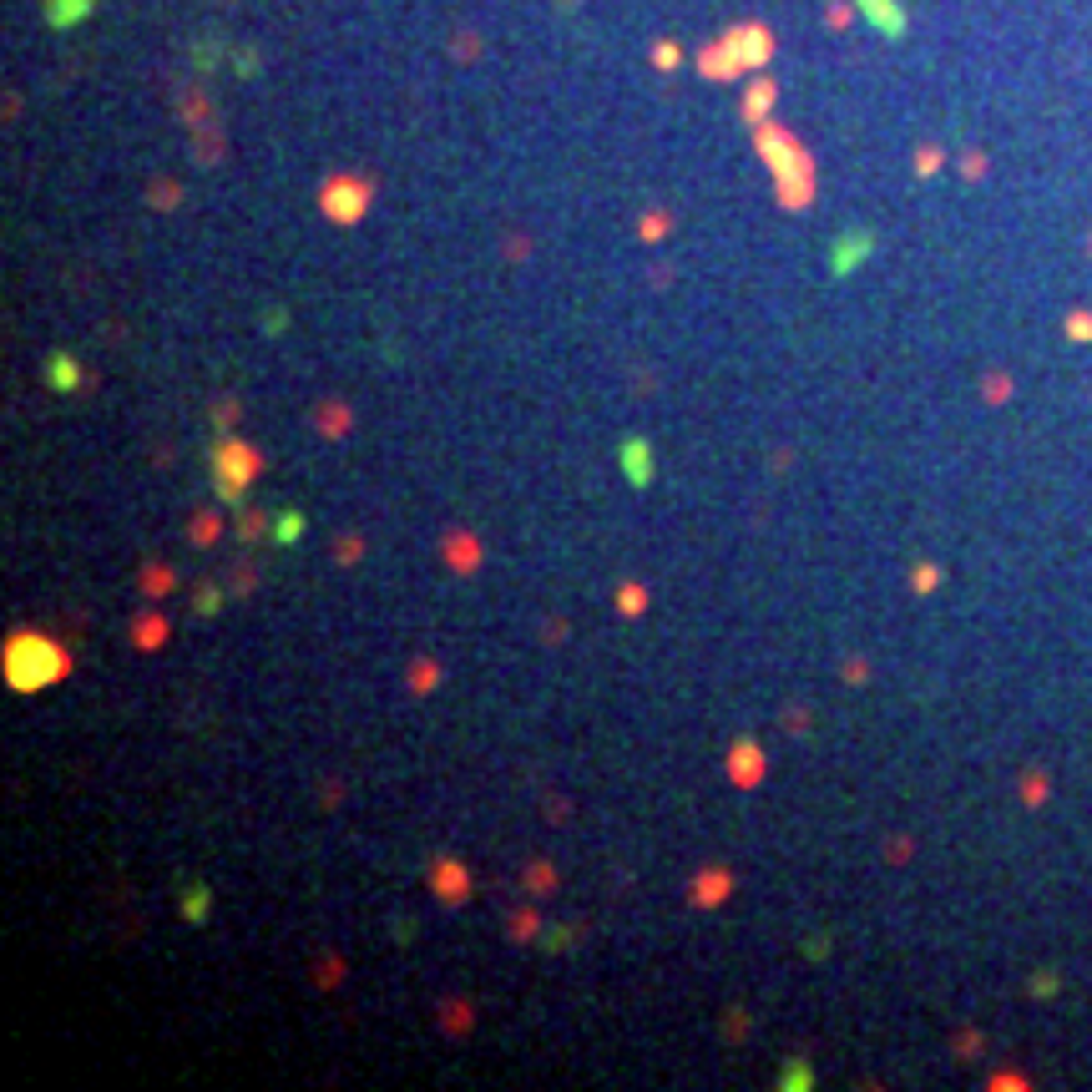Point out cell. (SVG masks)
<instances>
[{
	"instance_id": "4fadbf2b",
	"label": "cell",
	"mask_w": 1092,
	"mask_h": 1092,
	"mask_svg": "<svg viewBox=\"0 0 1092 1092\" xmlns=\"http://www.w3.org/2000/svg\"><path fill=\"white\" fill-rule=\"evenodd\" d=\"M46 384H51V390H61V394L77 390V384H81V364L71 360L66 350H56L51 360H46Z\"/></svg>"
},
{
	"instance_id": "4316f807",
	"label": "cell",
	"mask_w": 1092,
	"mask_h": 1092,
	"mask_svg": "<svg viewBox=\"0 0 1092 1092\" xmlns=\"http://www.w3.org/2000/svg\"><path fill=\"white\" fill-rule=\"evenodd\" d=\"M526 885H531V890H551V885H557V875H551V865H531Z\"/></svg>"
},
{
	"instance_id": "44dd1931",
	"label": "cell",
	"mask_w": 1092,
	"mask_h": 1092,
	"mask_svg": "<svg viewBox=\"0 0 1092 1092\" xmlns=\"http://www.w3.org/2000/svg\"><path fill=\"white\" fill-rule=\"evenodd\" d=\"M187 531H193V541H197V546H208V541H218L223 516H193V526H187Z\"/></svg>"
},
{
	"instance_id": "4dcf8cb0",
	"label": "cell",
	"mask_w": 1092,
	"mask_h": 1092,
	"mask_svg": "<svg viewBox=\"0 0 1092 1092\" xmlns=\"http://www.w3.org/2000/svg\"><path fill=\"white\" fill-rule=\"evenodd\" d=\"M1067 334H1072V339H1092V314H1072V319H1067Z\"/></svg>"
},
{
	"instance_id": "f1b7e54d",
	"label": "cell",
	"mask_w": 1092,
	"mask_h": 1092,
	"mask_svg": "<svg viewBox=\"0 0 1092 1092\" xmlns=\"http://www.w3.org/2000/svg\"><path fill=\"white\" fill-rule=\"evenodd\" d=\"M663 233H667V218H663V213H647V218H643V238L653 243V238H663Z\"/></svg>"
},
{
	"instance_id": "5bb4252c",
	"label": "cell",
	"mask_w": 1092,
	"mask_h": 1092,
	"mask_svg": "<svg viewBox=\"0 0 1092 1092\" xmlns=\"http://www.w3.org/2000/svg\"><path fill=\"white\" fill-rule=\"evenodd\" d=\"M208 906H213V890L203 880H183V920L203 926L208 920Z\"/></svg>"
},
{
	"instance_id": "9c48e42d",
	"label": "cell",
	"mask_w": 1092,
	"mask_h": 1092,
	"mask_svg": "<svg viewBox=\"0 0 1092 1092\" xmlns=\"http://www.w3.org/2000/svg\"><path fill=\"white\" fill-rule=\"evenodd\" d=\"M617 456H623V476L637 486V491L653 486V466H657V460H653V440H647V436H627Z\"/></svg>"
},
{
	"instance_id": "ffe728a7",
	"label": "cell",
	"mask_w": 1092,
	"mask_h": 1092,
	"mask_svg": "<svg viewBox=\"0 0 1092 1092\" xmlns=\"http://www.w3.org/2000/svg\"><path fill=\"white\" fill-rule=\"evenodd\" d=\"M263 531H273V521H268V516H263V511H243V516H238V536H243V541H248V546L258 541Z\"/></svg>"
},
{
	"instance_id": "d590c367",
	"label": "cell",
	"mask_w": 1092,
	"mask_h": 1092,
	"mask_svg": "<svg viewBox=\"0 0 1092 1092\" xmlns=\"http://www.w3.org/2000/svg\"><path fill=\"white\" fill-rule=\"evenodd\" d=\"M213 420H218V425H233V420H238V404H218V410H213Z\"/></svg>"
},
{
	"instance_id": "9a60e30c",
	"label": "cell",
	"mask_w": 1092,
	"mask_h": 1092,
	"mask_svg": "<svg viewBox=\"0 0 1092 1092\" xmlns=\"http://www.w3.org/2000/svg\"><path fill=\"white\" fill-rule=\"evenodd\" d=\"M131 643H137V647H147V653H152V647H163V643H167V623L157 617V612L137 617V627H131Z\"/></svg>"
},
{
	"instance_id": "2e32d148",
	"label": "cell",
	"mask_w": 1092,
	"mask_h": 1092,
	"mask_svg": "<svg viewBox=\"0 0 1092 1092\" xmlns=\"http://www.w3.org/2000/svg\"><path fill=\"white\" fill-rule=\"evenodd\" d=\"M91 5H97V0H51V11H46V16H51V26H77Z\"/></svg>"
},
{
	"instance_id": "30bf717a",
	"label": "cell",
	"mask_w": 1092,
	"mask_h": 1092,
	"mask_svg": "<svg viewBox=\"0 0 1092 1092\" xmlns=\"http://www.w3.org/2000/svg\"><path fill=\"white\" fill-rule=\"evenodd\" d=\"M729 896H733V875L729 870H703L698 880H693V906H698V910H719Z\"/></svg>"
},
{
	"instance_id": "83f0119b",
	"label": "cell",
	"mask_w": 1092,
	"mask_h": 1092,
	"mask_svg": "<svg viewBox=\"0 0 1092 1092\" xmlns=\"http://www.w3.org/2000/svg\"><path fill=\"white\" fill-rule=\"evenodd\" d=\"M446 1027H450V1037H460V1027H470V1006H450Z\"/></svg>"
},
{
	"instance_id": "3957f363",
	"label": "cell",
	"mask_w": 1092,
	"mask_h": 1092,
	"mask_svg": "<svg viewBox=\"0 0 1092 1092\" xmlns=\"http://www.w3.org/2000/svg\"><path fill=\"white\" fill-rule=\"evenodd\" d=\"M213 486H218V496L228 506H243V496H248V486L258 481V470H263V456L248 446V440L228 436L218 450H213Z\"/></svg>"
},
{
	"instance_id": "d6986e66",
	"label": "cell",
	"mask_w": 1092,
	"mask_h": 1092,
	"mask_svg": "<svg viewBox=\"0 0 1092 1092\" xmlns=\"http://www.w3.org/2000/svg\"><path fill=\"white\" fill-rule=\"evenodd\" d=\"M319 430H324L329 440L350 436V410H344V404H324V410H319Z\"/></svg>"
},
{
	"instance_id": "ba28073f",
	"label": "cell",
	"mask_w": 1092,
	"mask_h": 1092,
	"mask_svg": "<svg viewBox=\"0 0 1092 1092\" xmlns=\"http://www.w3.org/2000/svg\"><path fill=\"white\" fill-rule=\"evenodd\" d=\"M729 779L739 789H759V779H764V749L754 739H739L729 749Z\"/></svg>"
},
{
	"instance_id": "7402d4cb",
	"label": "cell",
	"mask_w": 1092,
	"mask_h": 1092,
	"mask_svg": "<svg viewBox=\"0 0 1092 1092\" xmlns=\"http://www.w3.org/2000/svg\"><path fill=\"white\" fill-rule=\"evenodd\" d=\"M436 683H440V667L430 663V657H420V663L410 667V688H415V693H425V688H436Z\"/></svg>"
},
{
	"instance_id": "603a6c76",
	"label": "cell",
	"mask_w": 1092,
	"mask_h": 1092,
	"mask_svg": "<svg viewBox=\"0 0 1092 1092\" xmlns=\"http://www.w3.org/2000/svg\"><path fill=\"white\" fill-rule=\"evenodd\" d=\"M617 607H623L627 617H643V607H647V592L637 587V582H627V587L617 592Z\"/></svg>"
},
{
	"instance_id": "6da1fadb",
	"label": "cell",
	"mask_w": 1092,
	"mask_h": 1092,
	"mask_svg": "<svg viewBox=\"0 0 1092 1092\" xmlns=\"http://www.w3.org/2000/svg\"><path fill=\"white\" fill-rule=\"evenodd\" d=\"M66 673H71V657H66L61 643H51V637H41V633H11L5 637V683H11L16 693H41V688H51V683H61Z\"/></svg>"
},
{
	"instance_id": "e575fe53",
	"label": "cell",
	"mask_w": 1092,
	"mask_h": 1092,
	"mask_svg": "<svg viewBox=\"0 0 1092 1092\" xmlns=\"http://www.w3.org/2000/svg\"><path fill=\"white\" fill-rule=\"evenodd\" d=\"M284 324H289V319H284V309H268V314H263V329H268V334H278Z\"/></svg>"
},
{
	"instance_id": "8d00e7d4",
	"label": "cell",
	"mask_w": 1092,
	"mask_h": 1092,
	"mask_svg": "<svg viewBox=\"0 0 1092 1092\" xmlns=\"http://www.w3.org/2000/svg\"><path fill=\"white\" fill-rule=\"evenodd\" d=\"M1032 986H1037V996H1052V992H1057V976H1052V971H1042Z\"/></svg>"
},
{
	"instance_id": "e0dca14e",
	"label": "cell",
	"mask_w": 1092,
	"mask_h": 1092,
	"mask_svg": "<svg viewBox=\"0 0 1092 1092\" xmlns=\"http://www.w3.org/2000/svg\"><path fill=\"white\" fill-rule=\"evenodd\" d=\"M173 587H177V577L167 567H157V562H147V567H142V592H147V597H167Z\"/></svg>"
},
{
	"instance_id": "8fae6325",
	"label": "cell",
	"mask_w": 1092,
	"mask_h": 1092,
	"mask_svg": "<svg viewBox=\"0 0 1092 1092\" xmlns=\"http://www.w3.org/2000/svg\"><path fill=\"white\" fill-rule=\"evenodd\" d=\"M446 562L456 572H476V567H481V541L466 536V531H450L446 536Z\"/></svg>"
},
{
	"instance_id": "cb8c5ba5",
	"label": "cell",
	"mask_w": 1092,
	"mask_h": 1092,
	"mask_svg": "<svg viewBox=\"0 0 1092 1092\" xmlns=\"http://www.w3.org/2000/svg\"><path fill=\"white\" fill-rule=\"evenodd\" d=\"M769 101H774V87H769V81H759V87H754V97L743 101V117H764V111H769Z\"/></svg>"
},
{
	"instance_id": "7a4b0ae2",
	"label": "cell",
	"mask_w": 1092,
	"mask_h": 1092,
	"mask_svg": "<svg viewBox=\"0 0 1092 1092\" xmlns=\"http://www.w3.org/2000/svg\"><path fill=\"white\" fill-rule=\"evenodd\" d=\"M759 157H764L779 177V203H784V208H809V197H814V173H809L804 152L794 147V137L764 127L759 131Z\"/></svg>"
},
{
	"instance_id": "d4e9b609",
	"label": "cell",
	"mask_w": 1092,
	"mask_h": 1092,
	"mask_svg": "<svg viewBox=\"0 0 1092 1092\" xmlns=\"http://www.w3.org/2000/svg\"><path fill=\"white\" fill-rule=\"evenodd\" d=\"M203 617H213V612H223V587H197V602H193Z\"/></svg>"
},
{
	"instance_id": "836d02e7",
	"label": "cell",
	"mask_w": 1092,
	"mask_h": 1092,
	"mask_svg": "<svg viewBox=\"0 0 1092 1092\" xmlns=\"http://www.w3.org/2000/svg\"><path fill=\"white\" fill-rule=\"evenodd\" d=\"M567 930H541V950H562V946H567Z\"/></svg>"
},
{
	"instance_id": "74e56055",
	"label": "cell",
	"mask_w": 1092,
	"mask_h": 1092,
	"mask_svg": "<svg viewBox=\"0 0 1092 1092\" xmlns=\"http://www.w3.org/2000/svg\"><path fill=\"white\" fill-rule=\"evenodd\" d=\"M334 557H339V562H360V541H339Z\"/></svg>"
},
{
	"instance_id": "1f68e13d",
	"label": "cell",
	"mask_w": 1092,
	"mask_h": 1092,
	"mask_svg": "<svg viewBox=\"0 0 1092 1092\" xmlns=\"http://www.w3.org/2000/svg\"><path fill=\"white\" fill-rule=\"evenodd\" d=\"M910 582H916V592H930L940 582V572L936 567H916V577H910Z\"/></svg>"
},
{
	"instance_id": "8992f818",
	"label": "cell",
	"mask_w": 1092,
	"mask_h": 1092,
	"mask_svg": "<svg viewBox=\"0 0 1092 1092\" xmlns=\"http://www.w3.org/2000/svg\"><path fill=\"white\" fill-rule=\"evenodd\" d=\"M430 896L440 900V906H466V896H470V870L460 860H450V855H440L436 865H430Z\"/></svg>"
},
{
	"instance_id": "ac0fdd59",
	"label": "cell",
	"mask_w": 1092,
	"mask_h": 1092,
	"mask_svg": "<svg viewBox=\"0 0 1092 1092\" xmlns=\"http://www.w3.org/2000/svg\"><path fill=\"white\" fill-rule=\"evenodd\" d=\"M299 536H304V516H299V511L273 516V546H294Z\"/></svg>"
},
{
	"instance_id": "52a82bcc",
	"label": "cell",
	"mask_w": 1092,
	"mask_h": 1092,
	"mask_svg": "<svg viewBox=\"0 0 1092 1092\" xmlns=\"http://www.w3.org/2000/svg\"><path fill=\"white\" fill-rule=\"evenodd\" d=\"M875 248V233H865V228H850V233H840V238L830 243V273H855L865 263V253Z\"/></svg>"
},
{
	"instance_id": "484cf974",
	"label": "cell",
	"mask_w": 1092,
	"mask_h": 1092,
	"mask_svg": "<svg viewBox=\"0 0 1092 1092\" xmlns=\"http://www.w3.org/2000/svg\"><path fill=\"white\" fill-rule=\"evenodd\" d=\"M506 930H511V940L536 936V910H516V916H511V926H506Z\"/></svg>"
},
{
	"instance_id": "7c38bea8",
	"label": "cell",
	"mask_w": 1092,
	"mask_h": 1092,
	"mask_svg": "<svg viewBox=\"0 0 1092 1092\" xmlns=\"http://www.w3.org/2000/svg\"><path fill=\"white\" fill-rule=\"evenodd\" d=\"M860 11L870 16V21L880 26L890 41H896V36H906V11H900L896 0H860Z\"/></svg>"
},
{
	"instance_id": "d6a6232c",
	"label": "cell",
	"mask_w": 1092,
	"mask_h": 1092,
	"mask_svg": "<svg viewBox=\"0 0 1092 1092\" xmlns=\"http://www.w3.org/2000/svg\"><path fill=\"white\" fill-rule=\"evenodd\" d=\"M1022 799H1027V804H1042V799H1047V784H1042V779H1027V784H1022Z\"/></svg>"
},
{
	"instance_id": "f546056e",
	"label": "cell",
	"mask_w": 1092,
	"mask_h": 1092,
	"mask_svg": "<svg viewBox=\"0 0 1092 1092\" xmlns=\"http://www.w3.org/2000/svg\"><path fill=\"white\" fill-rule=\"evenodd\" d=\"M784 1087H809V1067H804V1062H789V1067H784Z\"/></svg>"
},
{
	"instance_id": "f35d334b",
	"label": "cell",
	"mask_w": 1092,
	"mask_h": 1092,
	"mask_svg": "<svg viewBox=\"0 0 1092 1092\" xmlns=\"http://www.w3.org/2000/svg\"><path fill=\"white\" fill-rule=\"evenodd\" d=\"M657 66H677V51H673V46H657Z\"/></svg>"
},
{
	"instance_id": "277c9868",
	"label": "cell",
	"mask_w": 1092,
	"mask_h": 1092,
	"mask_svg": "<svg viewBox=\"0 0 1092 1092\" xmlns=\"http://www.w3.org/2000/svg\"><path fill=\"white\" fill-rule=\"evenodd\" d=\"M769 51H774V41H769L764 26H739V31L723 36V46L703 51V71H709V77H733L743 66H764Z\"/></svg>"
},
{
	"instance_id": "5b68a950",
	"label": "cell",
	"mask_w": 1092,
	"mask_h": 1092,
	"mask_svg": "<svg viewBox=\"0 0 1092 1092\" xmlns=\"http://www.w3.org/2000/svg\"><path fill=\"white\" fill-rule=\"evenodd\" d=\"M319 208H324L334 223H360L364 208H370V183H360V177H334V183H324V193H319Z\"/></svg>"
}]
</instances>
